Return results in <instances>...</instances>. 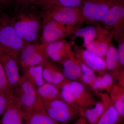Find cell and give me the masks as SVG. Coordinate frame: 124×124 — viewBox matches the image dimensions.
<instances>
[{
    "label": "cell",
    "mask_w": 124,
    "mask_h": 124,
    "mask_svg": "<svg viewBox=\"0 0 124 124\" xmlns=\"http://www.w3.org/2000/svg\"><path fill=\"white\" fill-rule=\"evenodd\" d=\"M35 8L32 5L17 8L14 15L9 17L16 33L26 44L35 42L42 30L41 12Z\"/></svg>",
    "instance_id": "cell-1"
},
{
    "label": "cell",
    "mask_w": 124,
    "mask_h": 124,
    "mask_svg": "<svg viewBox=\"0 0 124 124\" xmlns=\"http://www.w3.org/2000/svg\"><path fill=\"white\" fill-rule=\"evenodd\" d=\"M60 91V98L79 112L98 100L91 90L79 81H68Z\"/></svg>",
    "instance_id": "cell-2"
},
{
    "label": "cell",
    "mask_w": 124,
    "mask_h": 124,
    "mask_svg": "<svg viewBox=\"0 0 124 124\" xmlns=\"http://www.w3.org/2000/svg\"><path fill=\"white\" fill-rule=\"evenodd\" d=\"M14 97L22 116L44 108L43 101L38 95L36 88L23 77L15 89Z\"/></svg>",
    "instance_id": "cell-3"
},
{
    "label": "cell",
    "mask_w": 124,
    "mask_h": 124,
    "mask_svg": "<svg viewBox=\"0 0 124 124\" xmlns=\"http://www.w3.org/2000/svg\"><path fill=\"white\" fill-rule=\"evenodd\" d=\"M26 45L16 33L9 17L0 18V51L11 55L19 63L20 53Z\"/></svg>",
    "instance_id": "cell-4"
},
{
    "label": "cell",
    "mask_w": 124,
    "mask_h": 124,
    "mask_svg": "<svg viewBox=\"0 0 124 124\" xmlns=\"http://www.w3.org/2000/svg\"><path fill=\"white\" fill-rule=\"evenodd\" d=\"M42 9L41 12L43 18L72 26L80 27L84 23L80 8L53 6Z\"/></svg>",
    "instance_id": "cell-5"
},
{
    "label": "cell",
    "mask_w": 124,
    "mask_h": 124,
    "mask_svg": "<svg viewBox=\"0 0 124 124\" xmlns=\"http://www.w3.org/2000/svg\"><path fill=\"white\" fill-rule=\"evenodd\" d=\"M118 0H84L81 6L84 22L100 24L110 9Z\"/></svg>",
    "instance_id": "cell-6"
},
{
    "label": "cell",
    "mask_w": 124,
    "mask_h": 124,
    "mask_svg": "<svg viewBox=\"0 0 124 124\" xmlns=\"http://www.w3.org/2000/svg\"><path fill=\"white\" fill-rule=\"evenodd\" d=\"M42 100L46 113L60 124H70L80 116L78 111L61 98Z\"/></svg>",
    "instance_id": "cell-7"
},
{
    "label": "cell",
    "mask_w": 124,
    "mask_h": 124,
    "mask_svg": "<svg viewBox=\"0 0 124 124\" xmlns=\"http://www.w3.org/2000/svg\"><path fill=\"white\" fill-rule=\"evenodd\" d=\"M80 27L64 25L53 20L43 18L41 40L46 46L51 42L72 36Z\"/></svg>",
    "instance_id": "cell-8"
},
{
    "label": "cell",
    "mask_w": 124,
    "mask_h": 124,
    "mask_svg": "<svg viewBox=\"0 0 124 124\" xmlns=\"http://www.w3.org/2000/svg\"><path fill=\"white\" fill-rule=\"evenodd\" d=\"M102 23L113 38L124 34V0H118L111 7Z\"/></svg>",
    "instance_id": "cell-9"
},
{
    "label": "cell",
    "mask_w": 124,
    "mask_h": 124,
    "mask_svg": "<svg viewBox=\"0 0 124 124\" xmlns=\"http://www.w3.org/2000/svg\"><path fill=\"white\" fill-rule=\"evenodd\" d=\"M46 46L42 43L25 45L20 53L19 59L22 70L28 67L41 64L46 57Z\"/></svg>",
    "instance_id": "cell-10"
},
{
    "label": "cell",
    "mask_w": 124,
    "mask_h": 124,
    "mask_svg": "<svg viewBox=\"0 0 124 124\" xmlns=\"http://www.w3.org/2000/svg\"><path fill=\"white\" fill-rule=\"evenodd\" d=\"M0 59L4 70L7 88L14 91L21 80L19 63L11 55L0 51Z\"/></svg>",
    "instance_id": "cell-11"
},
{
    "label": "cell",
    "mask_w": 124,
    "mask_h": 124,
    "mask_svg": "<svg viewBox=\"0 0 124 124\" xmlns=\"http://www.w3.org/2000/svg\"><path fill=\"white\" fill-rule=\"evenodd\" d=\"M46 54L49 59L61 65L74 54L70 44L63 39L47 45L46 46Z\"/></svg>",
    "instance_id": "cell-12"
},
{
    "label": "cell",
    "mask_w": 124,
    "mask_h": 124,
    "mask_svg": "<svg viewBox=\"0 0 124 124\" xmlns=\"http://www.w3.org/2000/svg\"><path fill=\"white\" fill-rule=\"evenodd\" d=\"M73 50L76 57L99 75L107 71L105 60L85 49L75 46Z\"/></svg>",
    "instance_id": "cell-13"
},
{
    "label": "cell",
    "mask_w": 124,
    "mask_h": 124,
    "mask_svg": "<svg viewBox=\"0 0 124 124\" xmlns=\"http://www.w3.org/2000/svg\"><path fill=\"white\" fill-rule=\"evenodd\" d=\"M42 75L45 82L61 88L69 81L64 77L62 67L46 57L41 63Z\"/></svg>",
    "instance_id": "cell-14"
},
{
    "label": "cell",
    "mask_w": 124,
    "mask_h": 124,
    "mask_svg": "<svg viewBox=\"0 0 124 124\" xmlns=\"http://www.w3.org/2000/svg\"><path fill=\"white\" fill-rule=\"evenodd\" d=\"M108 95L118 111L122 122L124 120V70L116 79Z\"/></svg>",
    "instance_id": "cell-15"
},
{
    "label": "cell",
    "mask_w": 124,
    "mask_h": 124,
    "mask_svg": "<svg viewBox=\"0 0 124 124\" xmlns=\"http://www.w3.org/2000/svg\"><path fill=\"white\" fill-rule=\"evenodd\" d=\"M104 104L103 112L97 124H119L121 122L120 116L108 94L100 96Z\"/></svg>",
    "instance_id": "cell-16"
},
{
    "label": "cell",
    "mask_w": 124,
    "mask_h": 124,
    "mask_svg": "<svg viewBox=\"0 0 124 124\" xmlns=\"http://www.w3.org/2000/svg\"><path fill=\"white\" fill-rule=\"evenodd\" d=\"M113 38V35L107 31L85 46V49L104 59Z\"/></svg>",
    "instance_id": "cell-17"
},
{
    "label": "cell",
    "mask_w": 124,
    "mask_h": 124,
    "mask_svg": "<svg viewBox=\"0 0 124 124\" xmlns=\"http://www.w3.org/2000/svg\"><path fill=\"white\" fill-rule=\"evenodd\" d=\"M116 82L114 78L108 72L106 71L97 75L91 86V90L99 97L103 93L108 94Z\"/></svg>",
    "instance_id": "cell-18"
},
{
    "label": "cell",
    "mask_w": 124,
    "mask_h": 124,
    "mask_svg": "<svg viewBox=\"0 0 124 124\" xmlns=\"http://www.w3.org/2000/svg\"><path fill=\"white\" fill-rule=\"evenodd\" d=\"M107 71L115 79L124 70L120 63L117 48L111 43L104 58Z\"/></svg>",
    "instance_id": "cell-19"
},
{
    "label": "cell",
    "mask_w": 124,
    "mask_h": 124,
    "mask_svg": "<svg viewBox=\"0 0 124 124\" xmlns=\"http://www.w3.org/2000/svg\"><path fill=\"white\" fill-rule=\"evenodd\" d=\"M107 31L100 24L89 25L78 28L72 36L73 38L80 37L83 38V46L85 47Z\"/></svg>",
    "instance_id": "cell-20"
},
{
    "label": "cell",
    "mask_w": 124,
    "mask_h": 124,
    "mask_svg": "<svg viewBox=\"0 0 124 124\" xmlns=\"http://www.w3.org/2000/svg\"><path fill=\"white\" fill-rule=\"evenodd\" d=\"M0 120L1 124H24L14 96L9 102Z\"/></svg>",
    "instance_id": "cell-21"
},
{
    "label": "cell",
    "mask_w": 124,
    "mask_h": 124,
    "mask_svg": "<svg viewBox=\"0 0 124 124\" xmlns=\"http://www.w3.org/2000/svg\"><path fill=\"white\" fill-rule=\"evenodd\" d=\"M61 65L63 75L67 80L80 82L81 69L74 54L64 60Z\"/></svg>",
    "instance_id": "cell-22"
},
{
    "label": "cell",
    "mask_w": 124,
    "mask_h": 124,
    "mask_svg": "<svg viewBox=\"0 0 124 124\" xmlns=\"http://www.w3.org/2000/svg\"><path fill=\"white\" fill-rule=\"evenodd\" d=\"M104 108V104L100 99L80 111V116L83 117L88 124H97Z\"/></svg>",
    "instance_id": "cell-23"
},
{
    "label": "cell",
    "mask_w": 124,
    "mask_h": 124,
    "mask_svg": "<svg viewBox=\"0 0 124 124\" xmlns=\"http://www.w3.org/2000/svg\"><path fill=\"white\" fill-rule=\"evenodd\" d=\"M22 116L24 124H60L50 117L44 108L35 110Z\"/></svg>",
    "instance_id": "cell-24"
},
{
    "label": "cell",
    "mask_w": 124,
    "mask_h": 124,
    "mask_svg": "<svg viewBox=\"0 0 124 124\" xmlns=\"http://www.w3.org/2000/svg\"><path fill=\"white\" fill-rule=\"evenodd\" d=\"M22 71V76L36 88L45 83L42 75V64L26 68L23 69Z\"/></svg>",
    "instance_id": "cell-25"
},
{
    "label": "cell",
    "mask_w": 124,
    "mask_h": 124,
    "mask_svg": "<svg viewBox=\"0 0 124 124\" xmlns=\"http://www.w3.org/2000/svg\"><path fill=\"white\" fill-rule=\"evenodd\" d=\"M84 1V0H40L34 5L42 8L53 6L80 8Z\"/></svg>",
    "instance_id": "cell-26"
},
{
    "label": "cell",
    "mask_w": 124,
    "mask_h": 124,
    "mask_svg": "<svg viewBox=\"0 0 124 124\" xmlns=\"http://www.w3.org/2000/svg\"><path fill=\"white\" fill-rule=\"evenodd\" d=\"M38 95L43 100H51L60 98V88L51 84L45 83L37 88Z\"/></svg>",
    "instance_id": "cell-27"
},
{
    "label": "cell",
    "mask_w": 124,
    "mask_h": 124,
    "mask_svg": "<svg viewBox=\"0 0 124 124\" xmlns=\"http://www.w3.org/2000/svg\"><path fill=\"white\" fill-rule=\"evenodd\" d=\"M77 60L81 71L80 82L87 88L91 89V86L96 79L97 75L93 69L80 60L78 59Z\"/></svg>",
    "instance_id": "cell-28"
},
{
    "label": "cell",
    "mask_w": 124,
    "mask_h": 124,
    "mask_svg": "<svg viewBox=\"0 0 124 124\" xmlns=\"http://www.w3.org/2000/svg\"><path fill=\"white\" fill-rule=\"evenodd\" d=\"M14 96V91L7 88L0 91V119L5 110L9 102Z\"/></svg>",
    "instance_id": "cell-29"
},
{
    "label": "cell",
    "mask_w": 124,
    "mask_h": 124,
    "mask_svg": "<svg viewBox=\"0 0 124 124\" xmlns=\"http://www.w3.org/2000/svg\"><path fill=\"white\" fill-rule=\"evenodd\" d=\"M114 38L117 43V49L120 63L124 68V34Z\"/></svg>",
    "instance_id": "cell-30"
},
{
    "label": "cell",
    "mask_w": 124,
    "mask_h": 124,
    "mask_svg": "<svg viewBox=\"0 0 124 124\" xmlns=\"http://www.w3.org/2000/svg\"><path fill=\"white\" fill-rule=\"evenodd\" d=\"M7 88V82L4 70L0 59V91Z\"/></svg>",
    "instance_id": "cell-31"
},
{
    "label": "cell",
    "mask_w": 124,
    "mask_h": 124,
    "mask_svg": "<svg viewBox=\"0 0 124 124\" xmlns=\"http://www.w3.org/2000/svg\"><path fill=\"white\" fill-rule=\"evenodd\" d=\"M37 0H14L15 2L16 8L27 6L34 5Z\"/></svg>",
    "instance_id": "cell-32"
},
{
    "label": "cell",
    "mask_w": 124,
    "mask_h": 124,
    "mask_svg": "<svg viewBox=\"0 0 124 124\" xmlns=\"http://www.w3.org/2000/svg\"><path fill=\"white\" fill-rule=\"evenodd\" d=\"M70 124H88L83 117L80 116Z\"/></svg>",
    "instance_id": "cell-33"
},
{
    "label": "cell",
    "mask_w": 124,
    "mask_h": 124,
    "mask_svg": "<svg viewBox=\"0 0 124 124\" xmlns=\"http://www.w3.org/2000/svg\"><path fill=\"white\" fill-rule=\"evenodd\" d=\"M13 1L14 0H0V6H6Z\"/></svg>",
    "instance_id": "cell-34"
},
{
    "label": "cell",
    "mask_w": 124,
    "mask_h": 124,
    "mask_svg": "<svg viewBox=\"0 0 124 124\" xmlns=\"http://www.w3.org/2000/svg\"><path fill=\"white\" fill-rule=\"evenodd\" d=\"M119 124H124V121H123L122 122H121V123H120Z\"/></svg>",
    "instance_id": "cell-35"
},
{
    "label": "cell",
    "mask_w": 124,
    "mask_h": 124,
    "mask_svg": "<svg viewBox=\"0 0 124 124\" xmlns=\"http://www.w3.org/2000/svg\"><path fill=\"white\" fill-rule=\"evenodd\" d=\"M39 0H37V1L36 2H37V1H39Z\"/></svg>",
    "instance_id": "cell-36"
},
{
    "label": "cell",
    "mask_w": 124,
    "mask_h": 124,
    "mask_svg": "<svg viewBox=\"0 0 124 124\" xmlns=\"http://www.w3.org/2000/svg\"><path fill=\"white\" fill-rule=\"evenodd\" d=\"M0 124H1V122L0 120Z\"/></svg>",
    "instance_id": "cell-37"
}]
</instances>
